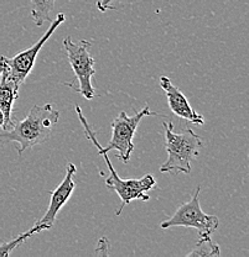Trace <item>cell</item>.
<instances>
[{
	"mask_svg": "<svg viewBox=\"0 0 249 257\" xmlns=\"http://www.w3.org/2000/svg\"><path fill=\"white\" fill-rule=\"evenodd\" d=\"M77 172V167L74 163H68L66 168V176L63 181L58 184L57 188L52 192L51 194L50 205L47 208V211L44 214L40 220H37L35 224H41L47 227V230L52 229L55 225L56 219H57L58 211L61 210L68 202L69 198L73 194L74 188H76V183L73 181V177Z\"/></svg>",
	"mask_w": 249,
	"mask_h": 257,
	"instance_id": "ba28073f",
	"label": "cell"
},
{
	"mask_svg": "<svg viewBox=\"0 0 249 257\" xmlns=\"http://www.w3.org/2000/svg\"><path fill=\"white\" fill-rule=\"evenodd\" d=\"M56 0H30L31 16L36 26H42L51 21V14L55 9Z\"/></svg>",
	"mask_w": 249,
	"mask_h": 257,
	"instance_id": "8fae6325",
	"label": "cell"
},
{
	"mask_svg": "<svg viewBox=\"0 0 249 257\" xmlns=\"http://www.w3.org/2000/svg\"><path fill=\"white\" fill-rule=\"evenodd\" d=\"M108 250H109V242L106 237H102V239L97 242V246H96V255H101V256H106L108 255Z\"/></svg>",
	"mask_w": 249,
	"mask_h": 257,
	"instance_id": "5bb4252c",
	"label": "cell"
},
{
	"mask_svg": "<svg viewBox=\"0 0 249 257\" xmlns=\"http://www.w3.org/2000/svg\"><path fill=\"white\" fill-rule=\"evenodd\" d=\"M145 116H157V114L150 110L148 105L144 106L133 116H128L124 111H120L119 115L112 121V138L106 147H102L103 151L109 152L111 150H117L118 159L124 163L129 162L134 151V135L140 121Z\"/></svg>",
	"mask_w": 249,
	"mask_h": 257,
	"instance_id": "8992f818",
	"label": "cell"
},
{
	"mask_svg": "<svg viewBox=\"0 0 249 257\" xmlns=\"http://www.w3.org/2000/svg\"><path fill=\"white\" fill-rule=\"evenodd\" d=\"M76 112L77 115H78V119L83 126L86 138L97 147L98 154L103 157L104 162H106L107 167H108L109 176L106 178L107 188L116 192L118 197L122 200V204H120L119 209L117 210L116 215H120L123 209L127 207L130 202H133V200H143V202L149 200L150 195L148 194V192L151 191V189H155V187H156V179H155V177L152 175H145L144 177H141V178H120V177L117 175L116 170H114L108 155H107L108 152L103 151L101 144L98 143L97 140V133L93 131L92 127L90 126V124H88L87 120H86L81 106L79 105H76Z\"/></svg>",
	"mask_w": 249,
	"mask_h": 257,
	"instance_id": "7a4b0ae2",
	"label": "cell"
},
{
	"mask_svg": "<svg viewBox=\"0 0 249 257\" xmlns=\"http://www.w3.org/2000/svg\"><path fill=\"white\" fill-rule=\"evenodd\" d=\"M2 58V74H0V111H2L3 116H4V125L2 128L7 130V128L12 127L13 124L15 122L14 117H13V108H14V103L17 100L19 95V85L12 78H9L7 71L4 68V62Z\"/></svg>",
	"mask_w": 249,
	"mask_h": 257,
	"instance_id": "30bf717a",
	"label": "cell"
},
{
	"mask_svg": "<svg viewBox=\"0 0 249 257\" xmlns=\"http://www.w3.org/2000/svg\"><path fill=\"white\" fill-rule=\"evenodd\" d=\"M0 74H2V58H0ZM4 125V116H3L2 111H0V128Z\"/></svg>",
	"mask_w": 249,
	"mask_h": 257,
	"instance_id": "2e32d148",
	"label": "cell"
},
{
	"mask_svg": "<svg viewBox=\"0 0 249 257\" xmlns=\"http://www.w3.org/2000/svg\"><path fill=\"white\" fill-rule=\"evenodd\" d=\"M219 255H221V248H219L218 243L213 242L211 236H202L199 237L194 250L187 253V257H212Z\"/></svg>",
	"mask_w": 249,
	"mask_h": 257,
	"instance_id": "4fadbf2b",
	"label": "cell"
},
{
	"mask_svg": "<svg viewBox=\"0 0 249 257\" xmlns=\"http://www.w3.org/2000/svg\"><path fill=\"white\" fill-rule=\"evenodd\" d=\"M160 87L164 89L166 99H168L169 108L176 116L181 117V119L186 120V121L192 122L195 125L205 124V117L192 109V106L190 105L189 100L184 95V93L176 85L171 83L170 78L165 76L161 77L160 78Z\"/></svg>",
	"mask_w": 249,
	"mask_h": 257,
	"instance_id": "9c48e42d",
	"label": "cell"
},
{
	"mask_svg": "<svg viewBox=\"0 0 249 257\" xmlns=\"http://www.w3.org/2000/svg\"><path fill=\"white\" fill-rule=\"evenodd\" d=\"M200 192L201 187L197 186L191 199L181 204L168 220L162 221L160 225L161 229L165 230L176 226L192 227L199 231V237L212 236L219 226V219L216 215L203 213L200 204Z\"/></svg>",
	"mask_w": 249,
	"mask_h": 257,
	"instance_id": "277c9868",
	"label": "cell"
},
{
	"mask_svg": "<svg viewBox=\"0 0 249 257\" xmlns=\"http://www.w3.org/2000/svg\"><path fill=\"white\" fill-rule=\"evenodd\" d=\"M165 149L168 159L160 167L162 173H190L192 161L196 160L202 147V140L192 128H185L181 133H174L171 121L164 122Z\"/></svg>",
	"mask_w": 249,
	"mask_h": 257,
	"instance_id": "3957f363",
	"label": "cell"
},
{
	"mask_svg": "<svg viewBox=\"0 0 249 257\" xmlns=\"http://www.w3.org/2000/svg\"><path fill=\"white\" fill-rule=\"evenodd\" d=\"M44 230H47V227L45 226V225L35 224L30 230H28V231L23 232V234H20L18 237H15V239L8 241V242L2 243V245H0V257L9 256L10 253H12L13 251H14L19 245H21V243L25 242L26 240L30 239V237L33 236V235L39 234V232L44 231Z\"/></svg>",
	"mask_w": 249,
	"mask_h": 257,
	"instance_id": "7c38bea8",
	"label": "cell"
},
{
	"mask_svg": "<svg viewBox=\"0 0 249 257\" xmlns=\"http://www.w3.org/2000/svg\"><path fill=\"white\" fill-rule=\"evenodd\" d=\"M66 15L65 13H58L57 16L55 18V20H51L50 28L47 29V31L45 32L44 36L39 40L37 42H35L31 47L26 48V50L21 51L18 55H15L14 57L8 58L5 56H3V62H4V68L7 71L9 78H12L15 83L20 87L24 84L26 77L29 76L31 71H33L35 66V61H36L37 55H39L40 50L44 47V45L46 44L47 40L50 39L53 35V32L57 30L58 26L61 24L65 23Z\"/></svg>",
	"mask_w": 249,
	"mask_h": 257,
	"instance_id": "52a82bcc",
	"label": "cell"
},
{
	"mask_svg": "<svg viewBox=\"0 0 249 257\" xmlns=\"http://www.w3.org/2000/svg\"><path fill=\"white\" fill-rule=\"evenodd\" d=\"M91 45L87 40L74 42L72 37L66 36L63 47L67 52L68 62L78 80V88L72 87L81 94L86 100H92L96 96V89L92 85V77L95 76V58L90 53Z\"/></svg>",
	"mask_w": 249,
	"mask_h": 257,
	"instance_id": "5b68a950",
	"label": "cell"
},
{
	"mask_svg": "<svg viewBox=\"0 0 249 257\" xmlns=\"http://www.w3.org/2000/svg\"><path fill=\"white\" fill-rule=\"evenodd\" d=\"M112 2H114V0H98V2H97L98 10H100V12H102V13L107 12L108 9H113L114 10L116 8L112 7V5H111Z\"/></svg>",
	"mask_w": 249,
	"mask_h": 257,
	"instance_id": "9a60e30c",
	"label": "cell"
},
{
	"mask_svg": "<svg viewBox=\"0 0 249 257\" xmlns=\"http://www.w3.org/2000/svg\"><path fill=\"white\" fill-rule=\"evenodd\" d=\"M60 112L51 104L34 105L25 119L15 121L12 127L0 128V145L17 143L18 155L36 145L44 144L52 133V127L57 124Z\"/></svg>",
	"mask_w": 249,
	"mask_h": 257,
	"instance_id": "6da1fadb",
	"label": "cell"
}]
</instances>
